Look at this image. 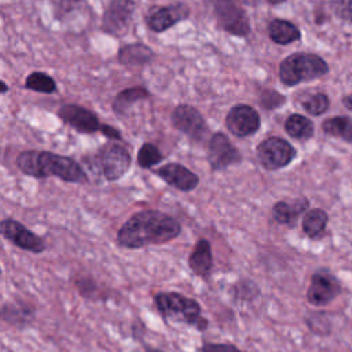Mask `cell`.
<instances>
[{
    "label": "cell",
    "instance_id": "obj_1",
    "mask_svg": "<svg viewBox=\"0 0 352 352\" xmlns=\"http://www.w3.org/2000/svg\"><path fill=\"white\" fill-rule=\"evenodd\" d=\"M180 223L160 210L144 209L132 214L117 231V242L126 249H139L148 245H161L177 238Z\"/></svg>",
    "mask_w": 352,
    "mask_h": 352
},
{
    "label": "cell",
    "instance_id": "obj_2",
    "mask_svg": "<svg viewBox=\"0 0 352 352\" xmlns=\"http://www.w3.org/2000/svg\"><path fill=\"white\" fill-rule=\"evenodd\" d=\"M18 169L29 176L43 179L56 176L67 183H87L88 176L82 166L70 157L51 151L26 150L16 157Z\"/></svg>",
    "mask_w": 352,
    "mask_h": 352
},
{
    "label": "cell",
    "instance_id": "obj_3",
    "mask_svg": "<svg viewBox=\"0 0 352 352\" xmlns=\"http://www.w3.org/2000/svg\"><path fill=\"white\" fill-rule=\"evenodd\" d=\"M154 304L158 312L177 323L194 326L204 331L208 327V320L201 315V304L177 292H160L154 294Z\"/></svg>",
    "mask_w": 352,
    "mask_h": 352
},
{
    "label": "cell",
    "instance_id": "obj_4",
    "mask_svg": "<svg viewBox=\"0 0 352 352\" xmlns=\"http://www.w3.org/2000/svg\"><path fill=\"white\" fill-rule=\"evenodd\" d=\"M327 73V62L312 52H294L279 63V78L287 87L316 80Z\"/></svg>",
    "mask_w": 352,
    "mask_h": 352
},
{
    "label": "cell",
    "instance_id": "obj_5",
    "mask_svg": "<svg viewBox=\"0 0 352 352\" xmlns=\"http://www.w3.org/2000/svg\"><path fill=\"white\" fill-rule=\"evenodd\" d=\"M212 11L217 26L228 34L246 37L250 34V21L246 11L235 0H202Z\"/></svg>",
    "mask_w": 352,
    "mask_h": 352
},
{
    "label": "cell",
    "instance_id": "obj_6",
    "mask_svg": "<svg viewBox=\"0 0 352 352\" xmlns=\"http://www.w3.org/2000/svg\"><path fill=\"white\" fill-rule=\"evenodd\" d=\"M257 160L267 170H278L287 166L297 155V150L283 138L270 136L256 148Z\"/></svg>",
    "mask_w": 352,
    "mask_h": 352
},
{
    "label": "cell",
    "instance_id": "obj_7",
    "mask_svg": "<svg viewBox=\"0 0 352 352\" xmlns=\"http://www.w3.org/2000/svg\"><path fill=\"white\" fill-rule=\"evenodd\" d=\"M96 162L106 180L116 182L128 172L131 166V154L122 144L110 140L98 150Z\"/></svg>",
    "mask_w": 352,
    "mask_h": 352
},
{
    "label": "cell",
    "instance_id": "obj_8",
    "mask_svg": "<svg viewBox=\"0 0 352 352\" xmlns=\"http://www.w3.org/2000/svg\"><path fill=\"white\" fill-rule=\"evenodd\" d=\"M135 10V0H110L102 16V30L114 37L124 36L131 26Z\"/></svg>",
    "mask_w": 352,
    "mask_h": 352
},
{
    "label": "cell",
    "instance_id": "obj_9",
    "mask_svg": "<svg viewBox=\"0 0 352 352\" xmlns=\"http://www.w3.org/2000/svg\"><path fill=\"white\" fill-rule=\"evenodd\" d=\"M342 287L336 275L327 270H319L311 276L307 300L314 307H324L340 296Z\"/></svg>",
    "mask_w": 352,
    "mask_h": 352
},
{
    "label": "cell",
    "instance_id": "obj_10",
    "mask_svg": "<svg viewBox=\"0 0 352 352\" xmlns=\"http://www.w3.org/2000/svg\"><path fill=\"white\" fill-rule=\"evenodd\" d=\"M172 125L192 140H202L208 135V125L198 109L190 104H179L170 114Z\"/></svg>",
    "mask_w": 352,
    "mask_h": 352
},
{
    "label": "cell",
    "instance_id": "obj_11",
    "mask_svg": "<svg viewBox=\"0 0 352 352\" xmlns=\"http://www.w3.org/2000/svg\"><path fill=\"white\" fill-rule=\"evenodd\" d=\"M241 161L242 155L239 150L231 143L226 133L216 132L210 136L208 143V162L212 170H223Z\"/></svg>",
    "mask_w": 352,
    "mask_h": 352
},
{
    "label": "cell",
    "instance_id": "obj_12",
    "mask_svg": "<svg viewBox=\"0 0 352 352\" xmlns=\"http://www.w3.org/2000/svg\"><path fill=\"white\" fill-rule=\"evenodd\" d=\"M261 118L258 111L249 104H235L226 116L227 129L236 138H246L260 129Z\"/></svg>",
    "mask_w": 352,
    "mask_h": 352
},
{
    "label": "cell",
    "instance_id": "obj_13",
    "mask_svg": "<svg viewBox=\"0 0 352 352\" xmlns=\"http://www.w3.org/2000/svg\"><path fill=\"white\" fill-rule=\"evenodd\" d=\"M0 232L3 238L21 248L22 250L30 253H43L45 250V243L43 238L32 232L22 223L14 219H4L0 223Z\"/></svg>",
    "mask_w": 352,
    "mask_h": 352
},
{
    "label": "cell",
    "instance_id": "obj_14",
    "mask_svg": "<svg viewBox=\"0 0 352 352\" xmlns=\"http://www.w3.org/2000/svg\"><path fill=\"white\" fill-rule=\"evenodd\" d=\"M190 14H191L190 7L186 3L179 1V3L153 8L146 16V23L151 32L161 33L170 29L176 23L187 19Z\"/></svg>",
    "mask_w": 352,
    "mask_h": 352
},
{
    "label": "cell",
    "instance_id": "obj_15",
    "mask_svg": "<svg viewBox=\"0 0 352 352\" xmlns=\"http://www.w3.org/2000/svg\"><path fill=\"white\" fill-rule=\"evenodd\" d=\"M58 117L63 121V124L76 129L80 133H95L100 132L102 122L99 117L92 110L80 106V104H63L58 110Z\"/></svg>",
    "mask_w": 352,
    "mask_h": 352
},
{
    "label": "cell",
    "instance_id": "obj_16",
    "mask_svg": "<svg viewBox=\"0 0 352 352\" xmlns=\"http://www.w3.org/2000/svg\"><path fill=\"white\" fill-rule=\"evenodd\" d=\"M153 172L166 184L180 191H192L199 184V177L192 170L179 162L165 164L157 169H153Z\"/></svg>",
    "mask_w": 352,
    "mask_h": 352
},
{
    "label": "cell",
    "instance_id": "obj_17",
    "mask_svg": "<svg viewBox=\"0 0 352 352\" xmlns=\"http://www.w3.org/2000/svg\"><path fill=\"white\" fill-rule=\"evenodd\" d=\"M187 261L194 275L199 278H208L213 268V254H212L210 242L205 238H201L195 243Z\"/></svg>",
    "mask_w": 352,
    "mask_h": 352
},
{
    "label": "cell",
    "instance_id": "obj_18",
    "mask_svg": "<svg viewBox=\"0 0 352 352\" xmlns=\"http://www.w3.org/2000/svg\"><path fill=\"white\" fill-rule=\"evenodd\" d=\"M153 56V50L144 43L125 44L117 52V59L124 66H144L151 62Z\"/></svg>",
    "mask_w": 352,
    "mask_h": 352
},
{
    "label": "cell",
    "instance_id": "obj_19",
    "mask_svg": "<svg viewBox=\"0 0 352 352\" xmlns=\"http://www.w3.org/2000/svg\"><path fill=\"white\" fill-rule=\"evenodd\" d=\"M309 206V201L307 198H297L293 202L286 201H278L272 206V217L279 224H287L292 226L294 221L302 214Z\"/></svg>",
    "mask_w": 352,
    "mask_h": 352
},
{
    "label": "cell",
    "instance_id": "obj_20",
    "mask_svg": "<svg viewBox=\"0 0 352 352\" xmlns=\"http://www.w3.org/2000/svg\"><path fill=\"white\" fill-rule=\"evenodd\" d=\"M268 34L270 38L279 45H287L301 38V30L298 26L282 18H274L268 23Z\"/></svg>",
    "mask_w": 352,
    "mask_h": 352
},
{
    "label": "cell",
    "instance_id": "obj_21",
    "mask_svg": "<svg viewBox=\"0 0 352 352\" xmlns=\"http://www.w3.org/2000/svg\"><path fill=\"white\" fill-rule=\"evenodd\" d=\"M329 223V214L320 209L315 208L308 210L302 217V231L311 239H320L326 234V227Z\"/></svg>",
    "mask_w": 352,
    "mask_h": 352
},
{
    "label": "cell",
    "instance_id": "obj_22",
    "mask_svg": "<svg viewBox=\"0 0 352 352\" xmlns=\"http://www.w3.org/2000/svg\"><path fill=\"white\" fill-rule=\"evenodd\" d=\"M148 96H150V92L146 87L135 85V87L125 88L116 95V98L113 100V110L116 114L122 116L131 109L132 104H135L136 102L143 100Z\"/></svg>",
    "mask_w": 352,
    "mask_h": 352
},
{
    "label": "cell",
    "instance_id": "obj_23",
    "mask_svg": "<svg viewBox=\"0 0 352 352\" xmlns=\"http://www.w3.org/2000/svg\"><path fill=\"white\" fill-rule=\"evenodd\" d=\"M285 131L289 136L297 140H308L314 136V122L302 114H290L285 121Z\"/></svg>",
    "mask_w": 352,
    "mask_h": 352
},
{
    "label": "cell",
    "instance_id": "obj_24",
    "mask_svg": "<svg viewBox=\"0 0 352 352\" xmlns=\"http://www.w3.org/2000/svg\"><path fill=\"white\" fill-rule=\"evenodd\" d=\"M322 129L326 135L352 142V118L346 116H337L323 121Z\"/></svg>",
    "mask_w": 352,
    "mask_h": 352
},
{
    "label": "cell",
    "instance_id": "obj_25",
    "mask_svg": "<svg viewBox=\"0 0 352 352\" xmlns=\"http://www.w3.org/2000/svg\"><path fill=\"white\" fill-rule=\"evenodd\" d=\"M25 87L30 91L41 94L56 92V81L44 72H32L25 80Z\"/></svg>",
    "mask_w": 352,
    "mask_h": 352
},
{
    "label": "cell",
    "instance_id": "obj_26",
    "mask_svg": "<svg viewBox=\"0 0 352 352\" xmlns=\"http://www.w3.org/2000/svg\"><path fill=\"white\" fill-rule=\"evenodd\" d=\"M164 160L161 150L153 143H143L138 151V165L143 169H151Z\"/></svg>",
    "mask_w": 352,
    "mask_h": 352
},
{
    "label": "cell",
    "instance_id": "obj_27",
    "mask_svg": "<svg viewBox=\"0 0 352 352\" xmlns=\"http://www.w3.org/2000/svg\"><path fill=\"white\" fill-rule=\"evenodd\" d=\"M301 104L308 114L320 116L324 111H327V109L330 106V99L323 92H315V94L309 95L308 98H305Z\"/></svg>",
    "mask_w": 352,
    "mask_h": 352
},
{
    "label": "cell",
    "instance_id": "obj_28",
    "mask_svg": "<svg viewBox=\"0 0 352 352\" xmlns=\"http://www.w3.org/2000/svg\"><path fill=\"white\" fill-rule=\"evenodd\" d=\"M260 106L265 110H275L280 106H283L286 103V98L285 95H282L280 92L272 89V88H264L260 92Z\"/></svg>",
    "mask_w": 352,
    "mask_h": 352
},
{
    "label": "cell",
    "instance_id": "obj_29",
    "mask_svg": "<svg viewBox=\"0 0 352 352\" xmlns=\"http://www.w3.org/2000/svg\"><path fill=\"white\" fill-rule=\"evenodd\" d=\"M331 8L338 19L352 23V0H334Z\"/></svg>",
    "mask_w": 352,
    "mask_h": 352
},
{
    "label": "cell",
    "instance_id": "obj_30",
    "mask_svg": "<svg viewBox=\"0 0 352 352\" xmlns=\"http://www.w3.org/2000/svg\"><path fill=\"white\" fill-rule=\"evenodd\" d=\"M100 133H102L103 136H106L107 139H110V140H122L121 132H120L117 128L111 126V125L103 124V125H102V129H100Z\"/></svg>",
    "mask_w": 352,
    "mask_h": 352
},
{
    "label": "cell",
    "instance_id": "obj_31",
    "mask_svg": "<svg viewBox=\"0 0 352 352\" xmlns=\"http://www.w3.org/2000/svg\"><path fill=\"white\" fill-rule=\"evenodd\" d=\"M221 351V349H227V351H238V348L232 344H204L202 346H199V351Z\"/></svg>",
    "mask_w": 352,
    "mask_h": 352
},
{
    "label": "cell",
    "instance_id": "obj_32",
    "mask_svg": "<svg viewBox=\"0 0 352 352\" xmlns=\"http://www.w3.org/2000/svg\"><path fill=\"white\" fill-rule=\"evenodd\" d=\"M342 104L352 111V94H349V95L342 98Z\"/></svg>",
    "mask_w": 352,
    "mask_h": 352
},
{
    "label": "cell",
    "instance_id": "obj_33",
    "mask_svg": "<svg viewBox=\"0 0 352 352\" xmlns=\"http://www.w3.org/2000/svg\"><path fill=\"white\" fill-rule=\"evenodd\" d=\"M268 4H271V6H279V4H282V3H285L286 0H265Z\"/></svg>",
    "mask_w": 352,
    "mask_h": 352
},
{
    "label": "cell",
    "instance_id": "obj_34",
    "mask_svg": "<svg viewBox=\"0 0 352 352\" xmlns=\"http://www.w3.org/2000/svg\"><path fill=\"white\" fill-rule=\"evenodd\" d=\"M8 91V87H7V84L4 82V81H1V94H6Z\"/></svg>",
    "mask_w": 352,
    "mask_h": 352
}]
</instances>
